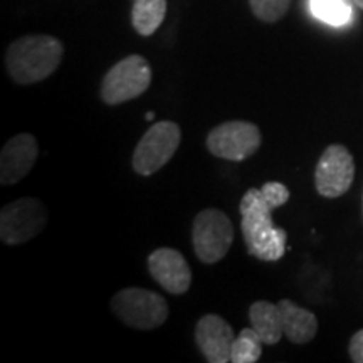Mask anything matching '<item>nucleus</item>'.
<instances>
[{
	"label": "nucleus",
	"instance_id": "9",
	"mask_svg": "<svg viewBox=\"0 0 363 363\" xmlns=\"http://www.w3.org/2000/svg\"><path fill=\"white\" fill-rule=\"evenodd\" d=\"M355 179V162L343 145H330L321 153L315 170L318 194L326 199H337L347 194Z\"/></svg>",
	"mask_w": 363,
	"mask_h": 363
},
{
	"label": "nucleus",
	"instance_id": "3",
	"mask_svg": "<svg viewBox=\"0 0 363 363\" xmlns=\"http://www.w3.org/2000/svg\"><path fill=\"white\" fill-rule=\"evenodd\" d=\"M111 310L126 326L135 330H155L169 318V303L155 291L125 288L111 298Z\"/></svg>",
	"mask_w": 363,
	"mask_h": 363
},
{
	"label": "nucleus",
	"instance_id": "6",
	"mask_svg": "<svg viewBox=\"0 0 363 363\" xmlns=\"http://www.w3.org/2000/svg\"><path fill=\"white\" fill-rule=\"evenodd\" d=\"M182 142L180 126L174 121H158L136 145L131 165L142 177H150L163 169L175 155Z\"/></svg>",
	"mask_w": 363,
	"mask_h": 363
},
{
	"label": "nucleus",
	"instance_id": "18",
	"mask_svg": "<svg viewBox=\"0 0 363 363\" xmlns=\"http://www.w3.org/2000/svg\"><path fill=\"white\" fill-rule=\"evenodd\" d=\"M289 4L291 0H249L254 16L267 24L283 19L289 11Z\"/></svg>",
	"mask_w": 363,
	"mask_h": 363
},
{
	"label": "nucleus",
	"instance_id": "7",
	"mask_svg": "<svg viewBox=\"0 0 363 363\" xmlns=\"http://www.w3.org/2000/svg\"><path fill=\"white\" fill-rule=\"evenodd\" d=\"M48 224V208L39 199H17L0 212V239L7 246H19L34 239Z\"/></svg>",
	"mask_w": 363,
	"mask_h": 363
},
{
	"label": "nucleus",
	"instance_id": "5",
	"mask_svg": "<svg viewBox=\"0 0 363 363\" xmlns=\"http://www.w3.org/2000/svg\"><path fill=\"white\" fill-rule=\"evenodd\" d=\"M234 242V225L219 208H203L194 219L192 244L203 264H216Z\"/></svg>",
	"mask_w": 363,
	"mask_h": 363
},
{
	"label": "nucleus",
	"instance_id": "22",
	"mask_svg": "<svg viewBox=\"0 0 363 363\" xmlns=\"http://www.w3.org/2000/svg\"><path fill=\"white\" fill-rule=\"evenodd\" d=\"M353 2H355V4H357V6H358V7H360V9H362V11H363V0H353Z\"/></svg>",
	"mask_w": 363,
	"mask_h": 363
},
{
	"label": "nucleus",
	"instance_id": "14",
	"mask_svg": "<svg viewBox=\"0 0 363 363\" xmlns=\"http://www.w3.org/2000/svg\"><path fill=\"white\" fill-rule=\"evenodd\" d=\"M249 321L264 345H276L283 338V316L279 305L269 301H256L249 306Z\"/></svg>",
	"mask_w": 363,
	"mask_h": 363
},
{
	"label": "nucleus",
	"instance_id": "11",
	"mask_svg": "<svg viewBox=\"0 0 363 363\" xmlns=\"http://www.w3.org/2000/svg\"><path fill=\"white\" fill-rule=\"evenodd\" d=\"M234 330L219 315H206L195 326V343L208 363L230 362Z\"/></svg>",
	"mask_w": 363,
	"mask_h": 363
},
{
	"label": "nucleus",
	"instance_id": "12",
	"mask_svg": "<svg viewBox=\"0 0 363 363\" xmlns=\"http://www.w3.org/2000/svg\"><path fill=\"white\" fill-rule=\"evenodd\" d=\"M39 155L38 140L30 133L12 136L0 153V184L13 185L33 170Z\"/></svg>",
	"mask_w": 363,
	"mask_h": 363
},
{
	"label": "nucleus",
	"instance_id": "17",
	"mask_svg": "<svg viewBox=\"0 0 363 363\" xmlns=\"http://www.w3.org/2000/svg\"><path fill=\"white\" fill-rule=\"evenodd\" d=\"M313 16L331 26H343L350 21L352 6L348 0H311Z\"/></svg>",
	"mask_w": 363,
	"mask_h": 363
},
{
	"label": "nucleus",
	"instance_id": "1",
	"mask_svg": "<svg viewBox=\"0 0 363 363\" xmlns=\"http://www.w3.org/2000/svg\"><path fill=\"white\" fill-rule=\"evenodd\" d=\"M239 212L242 217L240 229L247 252L259 261H279L286 252L288 234L284 229L274 225V208L264 201L261 189H249L244 194Z\"/></svg>",
	"mask_w": 363,
	"mask_h": 363
},
{
	"label": "nucleus",
	"instance_id": "21",
	"mask_svg": "<svg viewBox=\"0 0 363 363\" xmlns=\"http://www.w3.org/2000/svg\"><path fill=\"white\" fill-rule=\"evenodd\" d=\"M153 115H155V113L148 111V113H147V120H148V121H152V120H153Z\"/></svg>",
	"mask_w": 363,
	"mask_h": 363
},
{
	"label": "nucleus",
	"instance_id": "13",
	"mask_svg": "<svg viewBox=\"0 0 363 363\" xmlns=\"http://www.w3.org/2000/svg\"><path fill=\"white\" fill-rule=\"evenodd\" d=\"M278 305L283 316L284 337L294 345L310 343L318 333V318L315 313L298 306L291 299H281Z\"/></svg>",
	"mask_w": 363,
	"mask_h": 363
},
{
	"label": "nucleus",
	"instance_id": "10",
	"mask_svg": "<svg viewBox=\"0 0 363 363\" xmlns=\"http://www.w3.org/2000/svg\"><path fill=\"white\" fill-rule=\"evenodd\" d=\"M148 269L152 278L170 294H185L192 284V271L177 249H155L148 256Z\"/></svg>",
	"mask_w": 363,
	"mask_h": 363
},
{
	"label": "nucleus",
	"instance_id": "20",
	"mask_svg": "<svg viewBox=\"0 0 363 363\" xmlns=\"http://www.w3.org/2000/svg\"><path fill=\"white\" fill-rule=\"evenodd\" d=\"M348 353H350L352 362L363 363V330H358L348 345Z\"/></svg>",
	"mask_w": 363,
	"mask_h": 363
},
{
	"label": "nucleus",
	"instance_id": "16",
	"mask_svg": "<svg viewBox=\"0 0 363 363\" xmlns=\"http://www.w3.org/2000/svg\"><path fill=\"white\" fill-rule=\"evenodd\" d=\"M262 338L252 328L240 330L233 343L230 362L233 363H256L262 357Z\"/></svg>",
	"mask_w": 363,
	"mask_h": 363
},
{
	"label": "nucleus",
	"instance_id": "8",
	"mask_svg": "<svg viewBox=\"0 0 363 363\" xmlns=\"http://www.w3.org/2000/svg\"><path fill=\"white\" fill-rule=\"evenodd\" d=\"M261 131L249 121H225L207 135V148L222 160L242 162L261 147Z\"/></svg>",
	"mask_w": 363,
	"mask_h": 363
},
{
	"label": "nucleus",
	"instance_id": "4",
	"mask_svg": "<svg viewBox=\"0 0 363 363\" xmlns=\"http://www.w3.org/2000/svg\"><path fill=\"white\" fill-rule=\"evenodd\" d=\"M152 83V66L140 54L118 61L104 74L101 83V99L110 106L121 104L142 96Z\"/></svg>",
	"mask_w": 363,
	"mask_h": 363
},
{
	"label": "nucleus",
	"instance_id": "2",
	"mask_svg": "<svg viewBox=\"0 0 363 363\" xmlns=\"http://www.w3.org/2000/svg\"><path fill=\"white\" fill-rule=\"evenodd\" d=\"M65 45L54 35H24L9 45L6 67L17 84H34L57 69Z\"/></svg>",
	"mask_w": 363,
	"mask_h": 363
},
{
	"label": "nucleus",
	"instance_id": "19",
	"mask_svg": "<svg viewBox=\"0 0 363 363\" xmlns=\"http://www.w3.org/2000/svg\"><path fill=\"white\" fill-rule=\"evenodd\" d=\"M261 192L271 208H278L289 201V189L281 182H266Z\"/></svg>",
	"mask_w": 363,
	"mask_h": 363
},
{
	"label": "nucleus",
	"instance_id": "15",
	"mask_svg": "<svg viewBox=\"0 0 363 363\" xmlns=\"http://www.w3.org/2000/svg\"><path fill=\"white\" fill-rule=\"evenodd\" d=\"M167 16V0H133L131 24L143 38L155 34Z\"/></svg>",
	"mask_w": 363,
	"mask_h": 363
}]
</instances>
